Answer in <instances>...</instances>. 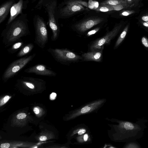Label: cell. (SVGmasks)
<instances>
[{
    "label": "cell",
    "instance_id": "8",
    "mask_svg": "<svg viewBox=\"0 0 148 148\" xmlns=\"http://www.w3.org/2000/svg\"><path fill=\"white\" fill-rule=\"evenodd\" d=\"M122 27V25L121 24L116 26L111 31L107 33L105 36L95 41L90 46L91 50H102L103 49L104 46L109 43L117 35Z\"/></svg>",
    "mask_w": 148,
    "mask_h": 148
},
{
    "label": "cell",
    "instance_id": "4",
    "mask_svg": "<svg viewBox=\"0 0 148 148\" xmlns=\"http://www.w3.org/2000/svg\"><path fill=\"white\" fill-rule=\"evenodd\" d=\"M36 56V53H34L32 55L21 57L12 62L3 72L2 75V79L6 81L14 76L28 64Z\"/></svg>",
    "mask_w": 148,
    "mask_h": 148
},
{
    "label": "cell",
    "instance_id": "16",
    "mask_svg": "<svg viewBox=\"0 0 148 148\" xmlns=\"http://www.w3.org/2000/svg\"><path fill=\"white\" fill-rule=\"evenodd\" d=\"M25 45V43L22 40L17 42L13 45L11 47L7 49V51L10 54L15 53L19 49H21Z\"/></svg>",
    "mask_w": 148,
    "mask_h": 148
},
{
    "label": "cell",
    "instance_id": "20",
    "mask_svg": "<svg viewBox=\"0 0 148 148\" xmlns=\"http://www.w3.org/2000/svg\"><path fill=\"white\" fill-rule=\"evenodd\" d=\"M94 108L93 105L92 106H87L82 108L80 110L76 113L77 115L81 114H83L87 112L90 111L91 110Z\"/></svg>",
    "mask_w": 148,
    "mask_h": 148
},
{
    "label": "cell",
    "instance_id": "22",
    "mask_svg": "<svg viewBox=\"0 0 148 148\" xmlns=\"http://www.w3.org/2000/svg\"><path fill=\"white\" fill-rule=\"evenodd\" d=\"M112 5L113 7L114 10L116 11H119L129 7L127 5L124 4H119Z\"/></svg>",
    "mask_w": 148,
    "mask_h": 148
},
{
    "label": "cell",
    "instance_id": "11",
    "mask_svg": "<svg viewBox=\"0 0 148 148\" xmlns=\"http://www.w3.org/2000/svg\"><path fill=\"white\" fill-rule=\"evenodd\" d=\"M25 2L24 0H19L17 3H14L10 11V16L6 25L11 22L19 14L22 13V10L25 7Z\"/></svg>",
    "mask_w": 148,
    "mask_h": 148
},
{
    "label": "cell",
    "instance_id": "29",
    "mask_svg": "<svg viewBox=\"0 0 148 148\" xmlns=\"http://www.w3.org/2000/svg\"><path fill=\"white\" fill-rule=\"evenodd\" d=\"M56 96V94L55 93L53 92L50 95V99L51 100H54Z\"/></svg>",
    "mask_w": 148,
    "mask_h": 148
},
{
    "label": "cell",
    "instance_id": "17",
    "mask_svg": "<svg viewBox=\"0 0 148 148\" xmlns=\"http://www.w3.org/2000/svg\"><path fill=\"white\" fill-rule=\"evenodd\" d=\"M119 4H124L128 6L126 0H106L100 3L101 5H115Z\"/></svg>",
    "mask_w": 148,
    "mask_h": 148
},
{
    "label": "cell",
    "instance_id": "35",
    "mask_svg": "<svg viewBox=\"0 0 148 148\" xmlns=\"http://www.w3.org/2000/svg\"><path fill=\"white\" fill-rule=\"evenodd\" d=\"M140 0H134V5L136 6Z\"/></svg>",
    "mask_w": 148,
    "mask_h": 148
},
{
    "label": "cell",
    "instance_id": "15",
    "mask_svg": "<svg viewBox=\"0 0 148 148\" xmlns=\"http://www.w3.org/2000/svg\"><path fill=\"white\" fill-rule=\"evenodd\" d=\"M129 27V24H128L125 27L117 40L115 45L114 48H117L123 41L127 34Z\"/></svg>",
    "mask_w": 148,
    "mask_h": 148
},
{
    "label": "cell",
    "instance_id": "21",
    "mask_svg": "<svg viewBox=\"0 0 148 148\" xmlns=\"http://www.w3.org/2000/svg\"><path fill=\"white\" fill-rule=\"evenodd\" d=\"M141 41L144 47L148 51V38L145 36H143L141 38Z\"/></svg>",
    "mask_w": 148,
    "mask_h": 148
},
{
    "label": "cell",
    "instance_id": "31",
    "mask_svg": "<svg viewBox=\"0 0 148 148\" xmlns=\"http://www.w3.org/2000/svg\"><path fill=\"white\" fill-rule=\"evenodd\" d=\"M9 97L8 96H6L3 98V102L4 103H6L9 99Z\"/></svg>",
    "mask_w": 148,
    "mask_h": 148
},
{
    "label": "cell",
    "instance_id": "34",
    "mask_svg": "<svg viewBox=\"0 0 148 148\" xmlns=\"http://www.w3.org/2000/svg\"><path fill=\"white\" fill-rule=\"evenodd\" d=\"M88 138V135L87 134H85L84 137V140L85 141H86L87 140Z\"/></svg>",
    "mask_w": 148,
    "mask_h": 148
},
{
    "label": "cell",
    "instance_id": "2",
    "mask_svg": "<svg viewBox=\"0 0 148 148\" xmlns=\"http://www.w3.org/2000/svg\"><path fill=\"white\" fill-rule=\"evenodd\" d=\"M146 121L141 119L135 123L128 121L120 122L118 128L121 140L128 142L141 138L143 136L145 129L147 127Z\"/></svg>",
    "mask_w": 148,
    "mask_h": 148
},
{
    "label": "cell",
    "instance_id": "5",
    "mask_svg": "<svg viewBox=\"0 0 148 148\" xmlns=\"http://www.w3.org/2000/svg\"><path fill=\"white\" fill-rule=\"evenodd\" d=\"M34 25L35 36L34 42L39 47L44 48L48 40V34L46 23L38 15L34 17Z\"/></svg>",
    "mask_w": 148,
    "mask_h": 148
},
{
    "label": "cell",
    "instance_id": "27",
    "mask_svg": "<svg viewBox=\"0 0 148 148\" xmlns=\"http://www.w3.org/2000/svg\"><path fill=\"white\" fill-rule=\"evenodd\" d=\"M141 21L143 22H148V14H145L141 17Z\"/></svg>",
    "mask_w": 148,
    "mask_h": 148
},
{
    "label": "cell",
    "instance_id": "28",
    "mask_svg": "<svg viewBox=\"0 0 148 148\" xmlns=\"http://www.w3.org/2000/svg\"><path fill=\"white\" fill-rule=\"evenodd\" d=\"M10 146V144L9 143H4L2 144L0 147L1 148H8Z\"/></svg>",
    "mask_w": 148,
    "mask_h": 148
},
{
    "label": "cell",
    "instance_id": "23",
    "mask_svg": "<svg viewBox=\"0 0 148 148\" xmlns=\"http://www.w3.org/2000/svg\"><path fill=\"white\" fill-rule=\"evenodd\" d=\"M135 12L133 10H125L121 12L120 14V15L121 16H127L134 13Z\"/></svg>",
    "mask_w": 148,
    "mask_h": 148
},
{
    "label": "cell",
    "instance_id": "13",
    "mask_svg": "<svg viewBox=\"0 0 148 148\" xmlns=\"http://www.w3.org/2000/svg\"><path fill=\"white\" fill-rule=\"evenodd\" d=\"M82 56L85 61H101L102 58L101 50H95L82 54Z\"/></svg>",
    "mask_w": 148,
    "mask_h": 148
},
{
    "label": "cell",
    "instance_id": "7",
    "mask_svg": "<svg viewBox=\"0 0 148 148\" xmlns=\"http://www.w3.org/2000/svg\"><path fill=\"white\" fill-rule=\"evenodd\" d=\"M47 51L55 60L60 63L75 61L80 58L79 56L66 49L50 47Z\"/></svg>",
    "mask_w": 148,
    "mask_h": 148
},
{
    "label": "cell",
    "instance_id": "10",
    "mask_svg": "<svg viewBox=\"0 0 148 148\" xmlns=\"http://www.w3.org/2000/svg\"><path fill=\"white\" fill-rule=\"evenodd\" d=\"M103 18L95 17L89 18L76 24L75 27L79 31L84 32L101 23Z\"/></svg>",
    "mask_w": 148,
    "mask_h": 148
},
{
    "label": "cell",
    "instance_id": "26",
    "mask_svg": "<svg viewBox=\"0 0 148 148\" xmlns=\"http://www.w3.org/2000/svg\"><path fill=\"white\" fill-rule=\"evenodd\" d=\"M126 1L129 7H131L134 6V0H126Z\"/></svg>",
    "mask_w": 148,
    "mask_h": 148
},
{
    "label": "cell",
    "instance_id": "32",
    "mask_svg": "<svg viewBox=\"0 0 148 148\" xmlns=\"http://www.w3.org/2000/svg\"><path fill=\"white\" fill-rule=\"evenodd\" d=\"M34 111L36 114H38L39 112V110L37 108H35L34 109Z\"/></svg>",
    "mask_w": 148,
    "mask_h": 148
},
{
    "label": "cell",
    "instance_id": "18",
    "mask_svg": "<svg viewBox=\"0 0 148 148\" xmlns=\"http://www.w3.org/2000/svg\"><path fill=\"white\" fill-rule=\"evenodd\" d=\"M95 10L98 12H107L113 10H114L112 5H101Z\"/></svg>",
    "mask_w": 148,
    "mask_h": 148
},
{
    "label": "cell",
    "instance_id": "9",
    "mask_svg": "<svg viewBox=\"0 0 148 148\" xmlns=\"http://www.w3.org/2000/svg\"><path fill=\"white\" fill-rule=\"evenodd\" d=\"M28 73L47 76H55L56 73L47 66L42 64H38L30 67L24 70Z\"/></svg>",
    "mask_w": 148,
    "mask_h": 148
},
{
    "label": "cell",
    "instance_id": "12",
    "mask_svg": "<svg viewBox=\"0 0 148 148\" xmlns=\"http://www.w3.org/2000/svg\"><path fill=\"white\" fill-rule=\"evenodd\" d=\"M14 3V0H10L5 2L1 5L0 8V24L4 21Z\"/></svg>",
    "mask_w": 148,
    "mask_h": 148
},
{
    "label": "cell",
    "instance_id": "3",
    "mask_svg": "<svg viewBox=\"0 0 148 148\" xmlns=\"http://www.w3.org/2000/svg\"><path fill=\"white\" fill-rule=\"evenodd\" d=\"M56 0H40L38 4L42 5L45 8L49 17V23L52 30V41H54L58 39L59 34V27L56 20Z\"/></svg>",
    "mask_w": 148,
    "mask_h": 148
},
{
    "label": "cell",
    "instance_id": "6",
    "mask_svg": "<svg viewBox=\"0 0 148 148\" xmlns=\"http://www.w3.org/2000/svg\"><path fill=\"white\" fill-rule=\"evenodd\" d=\"M84 5L86 3L80 0H71L65 3V5L58 10H56L58 16L61 17H67L85 9Z\"/></svg>",
    "mask_w": 148,
    "mask_h": 148
},
{
    "label": "cell",
    "instance_id": "1",
    "mask_svg": "<svg viewBox=\"0 0 148 148\" xmlns=\"http://www.w3.org/2000/svg\"><path fill=\"white\" fill-rule=\"evenodd\" d=\"M28 22L25 15L23 14L6 25L1 34L2 42L5 48L22 40V37L30 34Z\"/></svg>",
    "mask_w": 148,
    "mask_h": 148
},
{
    "label": "cell",
    "instance_id": "24",
    "mask_svg": "<svg viewBox=\"0 0 148 148\" xmlns=\"http://www.w3.org/2000/svg\"><path fill=\"white\" fill-rule=\"evenodd\" d=\"M100 28L97 27L88 32L87 33V35L88 36H90L94 34L97 32L99 29Z\"/></svg>",
    "mask_w": 148,
    "mask_h": 148
},
{
    "label": "cell",
    "instance_id": "19",
    "mask_svg": "<svg viewBox=\"0 0 148 148\" xmlns=\"http://www.w3.org/2000/svg\"><path fill=\"white\" fill-rule=\"evenodd\" d=\"M125 148H141L140 144L136 141L128 142L124 146Z\"/></svg>",
    "mask_w": 148,
    "mask_h": 148
},
{
    "label": "cell",
    "instance_id": "33",
    "mask_svg": "<svg viewBox=\"0 0 148 148\" xmlns=\"http://www.w3.org/2000/svg\"><path fill=\"white\" fill-rule=\"evenodd\" d=\"M86 132V130H83L79 131L78 132V134L79 135H81L84 134Z\"/></svg>",
    "mask_w": 148,
    "mask_h": 148
},
{
    "label": "cell",
    "instance_id": "30",
    "mask_svg": "<svg viewBox=\"0 0 148 148\" xmlns=\"http://www.w3.org/2000/svg\"><path fill=\"white\" fill-rule=\"evenodd\" d=\"M47 137L46 136H42L40 137V140L42 141H45L47 139Z\"/></svg>",
    "mask_w": 148,
    "mask_h": 148
},
{
    "label": "cell",
    "instance_id": "14",
    "mask_svg": "<svg viewBox=\"0 0 148 148\" xmlns=\"http://www.w3.org/2000/svg\"><path fill=\"white\" fill-rule=\"evenodd\" d=\"M34 47V45L32 43H29L24 45L17 53L16 56L18 57H22L30 53Z\"/></svg>",
    "mask_w": 148,
    "mask_h": 148
},
{
    "label": "cell",
    "instance_id": "25",
    "mask_svg": "<svg viewBox=\"0 0 148 148\" xmlns=\"http://www.w3.org/2000/svg\"><path fill=\"white\" fill-rule=\"evenodd\" d=\"M26 116V114L25 113H20L18 114L16 116L17 118L18 119H22L25 118Z\"/></svg>",
    "mask_w": 148,
    "mask_h": 148
}]
</instances>
